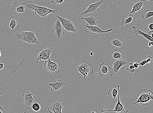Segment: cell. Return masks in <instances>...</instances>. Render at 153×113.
<instances>
[{"instance_id":"6da1fadb","label":"cell","mask_w":153,"mask_h":113,"mask_svg":"<svg viewBox=\"0 0 153 113\" xmlns=\"http://www.w3.org/2000/svg\"><path fill=\"white\" fill-rule=\"evenodd\" d=\"M15 39L23 42L29 47L38 45L40 44L34 33L25 30L17 31L15 35Z\"/></svg>"},{"instance_id":"7a4b0ae2","label":"cell","mask_w":153,"mask_h":113,"mask_svg":"<svg viewBox=\"0 0 153 113\" xmlns=\"http://www.w3.org/2000/svg\"><path fill=\"white\" fill-rule=\"evenodd\" d=\"M23 4L26 9L31 10L37 16L44 19H45L48 14H55L57 12V10H52L46 7L39 6L36 5L34 3L28 1L23 3Z\"/></svg>"},{"instance_id":"3957f363","label":"cell","mask_w":153,"mask_h":113,"mask_svg":"<svg viewBox=\"0 0 153 113\" xmlns=\"http://www.w3.org/2000/svg\"><path fill=\"white\" fill-rule=\"evenodd\" d=\"M137 100L134 104L140 103L141 105L147 106L148 102L153 100V93L152 91L147 89H142L138 93L137 97Z\"/></svg>"},{"instance_id":"277c9868","label":"cell","mask_w":153,"mask_h":113,"mask_svg":"<svg viewBox=\"0 0 153 113\" xmlns=\"http://www.w3.org/2000/svg\"><path fill=\"white\" fill-rule=\"evenodd\" d=\"M53 51L51 48H45L44 46L41 45L36 51L37 52V56L35 60L37 63L40 61H47L51 57V56Z\"/></svg>"},{"instance_id":"5b68a950","label":"cell","mask_w":153,"mask_h":113,"mask_svg":"<svg viewBox=\"0 0 153 113\" xmlns=\"http://www.w3.org/2000/svg\"><path fill=\"white\" fill-rule=\"evenodd\" d=\"M129 60L127 59H116L112 61V68L109 74L110 76L118 75L120 73V69L121 67L128 64Z\"/></svg>"},{"instance_id":"8992f818","label":"cell","mask_w":153,"mask_h":113,"mask_svg":"<svg viewBox=\"0 0 153 113\" xmlns=\"http://www.w3.org/2000/svg\"><path fill=\"white\" fill-rule=\"evenodd\" d=\"M60 63L58 60H55L53 62L49 58L48 60L45 61L44 67L46 71L49 74L55 75H58L59 72Z\"/></svg>"},{"instance_id":"52a82bcc","label":"cell","mask_w":153,"mask_h":113,"mask_svg":"<svg viewBox=\"0 0 153 113\" xmlns=\"http://www.w3.org/2000/svg\"><path fill=\"white\" fill-rule=\"evenodd\" d=\"M77 71L84 76L83 80L92 75L94 71L93 66L86 61H84L80 65L76 67Z\"/></svg>"},{"instance_id":"ba28073f","label":"cell","mask_w":153,"mask_h":113,"mask_svg":"<svg viewBox=\"0 0 153 113\" xmlns=\"http://www.w3.org/2000/svg\"><path fill=\"white\" fill-rule=\"evenodd\" d=\"M56 16L62 23L65 31L74 33L77 32V30L74 23L72 20L63 18L56 15Z\"/></svg>"},{"instance_id":"9c48e42d","label":"cell","mask_w":153,"mask_h":113,"mask_svg":"<svg viewBox=\"0 0 153 113\" xmlns=\"http://www.w3.org/2000/svg\"><path fill=\"white\" fill-rule=\"evenodd\" d=\"M53 34L58 39H60L62 35L65 34V30L60 21L58 19L54 25L52 29Z\"/></svg>"},{"instance_id":"30bf717a","label":"cell","mask_w":153,"mask_h":113,"mask_svg":"<svg viewBox=\"0 0 153 113\" xmlns=\"http://www.w3.org/2000/svg\"><path fill=\"white\" fill-rule=\"evenodd\" d=\"M64 103L59 100H53L49 104L48 110L50 113H62Z\"/></svg>"},{"instance_id":"8fae6325","label":"cell","mask_w":153,"mask_h":113,"mask_svg":"<svg viewBox=\"0 0 153 113\" xmlns=\"http://www.w3.org/2000/svg\"><path fill=\"white\" fill-rule=\"evenodd\" d=\"M33 94L29 91L23 94V97L21 99V100L23 102L25 107L27 109H31L32 105L35 103L36 97L33 96Z\"/></svg>"},{"instance_id":"7c38bea8","label":"cell","mask_w":153,"mask_h":113,"mask_svg":"<svg viewBox=\"0 0 153 113\" xmlns=\"http://www.w3.org/2000/svg\"><path fill=\"white\" fill-rule=\"evenodd\" d=\"M68 84L69 83L67 80L62 79L54 80L53 82L49 83V85L51 86V90L52 91H55L67 86Z\"/></svg>"},{"instance_id":"4fadbf2b","label":"cell","mask_w":153,"mask_h":113,"mask_svg":"<svg viewBox=\"0 0 153 113\" xmlns=\"http://www.w3.org/2000/svg\"><path fill=\"white\" fill-rule=\"evenodd\" d=\"M104 0H100L98 2H94L88 7L85 11L81 13V15H85L88 13H96L100 11V7L102 4Z\"/></svg>"},{"instance_id":"5bb4252c","label":"cell","mask_w":153,"mask_h":113,"mask_svg":"<svg viewBox=\"0 0 153 113\" xmlns=\"http://www.w3.org/2000/svg\"><path fill=\"white\" fill-rule=\"evenodd\" d=\"M119 91L118 96V102H117L115 106V109L112 110H102V109H101V112L102 113L109 112H113L115 113H128V111L126 110L125 107H124L121 103Z\"/></svg>"},{"instance_id":"9a60e30c","label":"cell","mask_w":153,"mask_h":113,"mask_svg":"<svg viewBox=\"0 0 153 113\" xmlns=\"http://www.w3.org/2000/svg\"><path fill=\"white\" fill-rule=\"evenodd\" d=\"M11 8L13 13L16 15L24 13L25 9V8L23 3H20L16 1H14Z\"/></svg>"},{"instance_id":"2e32d148","label":"cell","mask_w":153,"mask_h":113,"mask_svg":"<svg viewBox=\"0 0 153 113\" xmlns=\"http://www.w3.org/2000/svg\"><path fill=\"white\" fill-rule=\"evenodd\" d=\"M84 26L87 28L92 34H104L110 32L112 30V29L111 28L106 30H103L101 29V27L99 25L90 26L84 24Z\"/></svg>"},{"instance_id":"e0dca14e","label":"cell","mask_w":153,"mask_h":113,"mask_svg":"<svg viewBox=\"0 0 153 113\" xmlns=\"http://www.w3.org/2000/svg\"><path fill=\"white\" fill-rule=\"evenodd\" d=\"M123 39V37L118 35L111 36L109 38V40L112 45L118 48L122 47Z\"/></svg>"},{"instance_id":"ac0fdd59","label":"cell","mask_w":153,"mask_h":113,"mask_svg":"<svg viewBox=\"0 0 153 113\" xmlns=\"http://www.w3.org/2000/svg\"><path fill=\"white\" fill-rule=\"evenodd\" d=\"M81 19L84 20L86 22L87 25L88 26H97L98 23V19L93 16H87L85 17H81Z\"/></svg>"},{"instance_id":"d6986e66","label":"cell","mask_w":153,"mask_h":113,"mask_svg":"<svg viewBox=\"0 0 153 113\" xmlns=\"http://www.w3.org/2000/svg\"><path fill=\"white\" fill-rule=\"evenodd\" d=\"M145 4L146 2L144 0H138L134 4L130 14H134L139 11Z\"/></svg>"},{"instance_id":"ffe728a7","label":"cell","mask_w":153,"mask_h":113,"mask_svg":"<svg viewBox=\"0 0 153 113\" xmlns=\"http://www.w3.org/2000/svg\"><path fill=\"white\" fill-rule=\"evenodd\" d=\"M132 29L134 30V33L137 36L138 35H140L143 36L146 39L150 41H153V38L150 36H149L146 33L143 32L141 31L139 28L133 26L132 27Z\"/></svg>"},{"instance_id":"44dd1931","label":"cell","mask_w":153,"mask_h":113,"mask_svg":"<svg viewBox=\"0 0 153 113\" xmlns=\"http://www.w3.org/2000/svg\"><path fill=\"white\" fill-rule=\"evenodd\" d=\"M120 87L119 85H117L118 90L115 88H110L108 92V97L113 100H115L117 96H118Z\"/></svg>"},{"instance_id":"7402d4cb","label":"cell","mask_w":153,"mask_h":113,"mask_svg":"<svg viewBox=\"0 0 153 113\" xmlns=\"http://www.w3.org/2000/svg\"><path fill=\"white\" fill-rule=\"evenodd\" d=\"M109 71L107 66L104 62H103L99 65L98 75L102 77L106 74H108Z\"/></svg>"},{"instance_id":"603a6c76","label":"cell","mask_w":153,"mask_h":113,"mask_svg":"<svg viewBox=\"0 0 153 113\" xmlns=\"http://www.w3.org/2000/svg\"><path fill=\"white\" fill-rule=\"evenodd\" d=\"M18 24V22L16 18L12 16L10 17L8 20V26L14 31V29Z\"/></svg>"},{"instance_id":"cb8c5ba5","label":"cell","mask_w":153,"mask_h":113,"mask_svg":"<svg viewBox=\"0 0 153 113\" xmlns=\"http://www.w3.org/2000/svg\"><path fill=\"white\" fill-rule=\"evenodd\" d=\"M153 16V11L152 9L147 10L142 12L141 14L142 19H147Z\"/></svg>"},{"instance_id":"d4e9b609","label":"cell","mask_w":153,"mask_h":113,"mask_svg":"<svg viewBox=\"0 0 153 113\" xmlns=\"http://www.w3.org/2000/svg\"><path fill=\"white\" fill-rule=\"evenodd\" d=\"M134 15V14H129V16L126 19H122L121 22H120V25L123 26L131 23L134 20L133 19Z\"/></svg>"},{"instance_id":"484cf974","label":"cell","mask_w":153,"mask_h":113,"mask_svg":"<svg viewBox=\"0 0 153 113\" xmlns=\"http://www.w3.org/2000/svg\"><path fill=\"white\" fill-rule=\"evenodd\" d=\"M122 55L117 49H114L111 53V57L114 59L122 58Z\"/></svg>"},{"instance_id":"4316f807","label":"cell","mask_w":153,"mask_h":113,"mask_svg":"<svg viewBox=\"0 0 153 113\" xmlns=\"http://www.w3.org/2000/svg\"><path fill=\"white\" fill-rule=\"evenodd\" d=\"M31 108L33 110L36 112L39 111L41 109V106L38 103H34L32 105Z\"/></svg>"},{"instance_id":"83f0119b","label":"cell","mask_w":153,"mask_h":113,"mask_svg":"<svg viewBox=\"0 0 153 113\" xmlns=\"http://www.w3.org/2000/svg\"><path fill=\"white\" fill-rule=\"evenodd\" d=\"M127 70L129 71L131 74H132L136 72V70L133 65V63L130 62L129 63L128 68H127Z\"/></svg>"},{"instance_id":"f1b7e54d","label":"cell","mask_w":153,"mask_h":113,"mask_svg":"<svg viewBox=\"0 0 153 113\" xmlns=\"http://www.w3.org/2000/svg\"><path fill=\"white\" fill-rule=\"evenodd\" d=\"M65 0H51V2L54 5L62 4Z\"/></svg>"},{"instance_id":"f546056e","label":"cell","mask_w":153,"mask_h":113,"mask_svg":"<svg viewBox=\"0 0 153 113\" xmlns=\"http://www.w3.org/2000/svg\"><path fill=\"white\" fill-rule=\"evenodd\" d=\"M147 63H151L153 62V59L151 56L148 55L147 58L145 59Z\"/></svg>"},{"instance_id":"4dcf8cb0","label":"cell","mask_w":153,"mask_h":113,"mask_svg":"<svg viewBox=\"0 0 153 113\" xmlns=\"http://www.w3.org/2000/svg\"><path fill=\"white\" fill-rule=\"evenodd\" d=\"M5 93L4 88H0V96L1 95H5Z\"/></svg>"},{"instance_id":"1f68e13d","label":"cell","mask_w":153,"mask_h":113,"mask_svg":"<svg viewBox=\"0 0 153 113\" xmlns=\"http://www.w3.org/2000/svg\"><path fill=\"white\" fill-rule=\"evenodd\" d=\"M133 64L135 68H138L140 65L139 63L137 62H134Z\"/></svg>"},{"instance_id":"d6a6232c","label":"cell","mask_w":153,"mask_h":113,"mask_svg":"<svg viewBox=\"0 0 153 113\" xmlns=\"http://www.w3.org/2000/svg\"><path fill=\"white\" fill-rule=\"evenodd\" d=\"M4 68V64L2 61H0V70H2Z\"/></svg>"},{"instance_id":"836d02e7","label":"cell","mask_w":153,"mask_h":113,"mask_svg":"<svg viewBox=\"0 0 153 113\" xmlns=\"http://www.w3.org/2000/svg\"><path fill=\"white\" fill-rule=\"evenodd\" d=\"M139 64L140 65H141L142 66H143L146 64H147V62L146 61V60H145L142 61L140 63H139Z\"/></svg>"},{"instance_id":"e575fe53","label":"cell","mask_w":153,"mask_h":113,"mask_svg":"<svg viewBox=\"0 0 153 113\" xmlns=\"http://www.w3.org/2000/svg\"><path fill=\"white\" fill-rule=\"evenodd\" d=\"M148 34L149 35V36H151L153 38V30H151L149 31L148 33Z\"/></svg>"},{"instance_id":"d590c367","label":"cell","mask_w":153,"mask_h":113,"mask_svg":"<svg viewBox=\"0 0 153 113\" xmlns=\"http://www.w3.org/2000/svg\"><path fill=\"white\" fill-rule=\"evenodd\" d=\"M5 111L4 108L0 106V113H4Z\"/></svg>"},{"instance_id":"8d00e7d4","label":"cell","mask_w":153,"mask_h":113,"mask_svg":"<svg viewBox=\"0 0 153 113\" xmlns=\"http://www.w3.org/2000/svg\"><path fill=\"white\" fill-rule=\"evenodd\" d=\"M149 29L151 30H153V24L151 23L149 25Z\"/></svg>"},{"instance_id":"74e56055","label":"cell","mask_w":153,"mask_h":113,"mask_svg":"<svg viewBox=\"0 0 153 113\" xmlns=\"http://www.w3.org/2000/svg\"><path fill=\"white\" fill-rule=\"evenodd\" d=\"M153 45V41H150L149 42L148 44V45L149 47L151 48L152 46Z\"/></svg>"},{"instance_id":"f35d334b","label":"cell","mask_w":153,"mask_h":113,"mask_svg":"<svg viewBox=\"0 0 153 113\" xmlns=\"http://www.w3.org/2000/svg\"><path fill=\"white\" fill-rule=\"evenodd\" d=\"M91 113H99L98 112H97V109H94L93 111H92Z\"/></svg>"},{"instance_id":"ab89813d","label":"cell","mask_w":153,"mask_h":113,"mask_svg":"<svg viewBox=\"0 0 153 113\" xmlns=\"http://www.w3.org/2000/svg\"><path fill=\"white\" fill-rule=\"evenodd\" d=\"M90 55L92 56H94V52H93L90 53Z\"/></svg>"},{"instance_id":"60d3db41","label":"cell","mask_w":153,"mask_h":113,"mask_svg":"<svg viewBox=\"0 0 153 113\" xmlns=\"http://www.w3.org/2000/svg\"><path fill=\"white\" fill-rule=\"evenodd\" d=\"M23 113H30L29 111L27 110L24 112Z\"/></svg>"},{"instance_id":"b9f144b4","label":"cell","mask_w":153,"mask_h":113,"mask_svg":"<svg viewBox=\"0 0 153 113\" xmlns=\"http://www.w3.org/2000/svg\"><path fill=\"white\" fill-rule=\"evenodd\" d=\"M147 1H148L149 2H153V0H147Z\"/></svg>"},{"instance_id":"7bdbcfd3","label":"cell","mask_w":153,"mask_h":113,"mask_svg":"<svg viewBox=\"0 0 153 113\" xmlns=\"http://www.w3.org/2000/svg\"><path fill=\"white\" fill-rule=\"evenodd\" d=\"M1 52H0V57H1Z\"/></svg>"},{"instance_id":"ee69618b","label":"cell","mask_w":153,"mask_h":113,"mask_svg":"<svg viewBox=\"0 0 153 113\" xmlns=\"http://www.w3.org/2000/svg\"><path fill=\"white\" fill-rule=\"evenodd\" d=\"M4 1V0H0V1Z\"/></svg>"},{"instance_id":"f6af8a7d","label":"cell","mask_w":153,"mask_h":113,"mask_svg":"<svg viewBox=\"0 0 153 113\" xmlns=\"http://www.w3.org/2000/svg\"><path fill=\"white\" fill-rule=\"evenodd\" d=\"M0 52H1V50H0Z\"/></svg>"}]
</instances>
